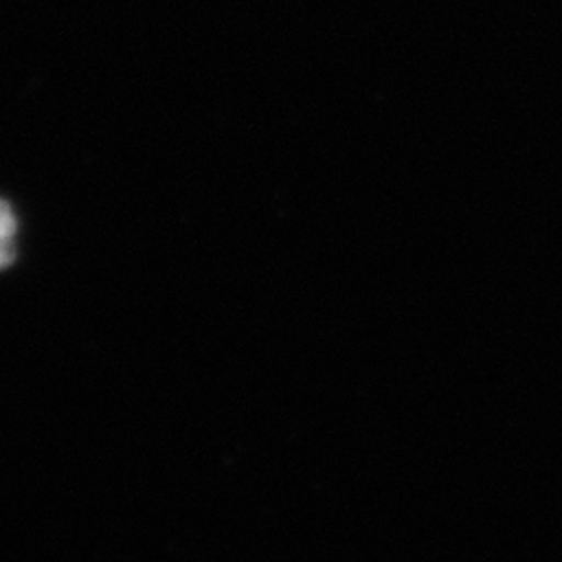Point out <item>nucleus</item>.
Here are the masks:
<instances>
[{"mask_svg": "<svg viewBox=\"0 0 562 562\" xmlns=\"http://www.w3.org/2000/svg\"><path fill=\"white\" fill-rule=\"evenodd\" d=\"M16 218L14 211L8 202L0 200V270H5L12 266V260L16 256Z\"/></svg>", "mask_w": 562, "mask_h": 562, "instance_id": "nucleus-1", "label": "nucleus"}]
</instances>
